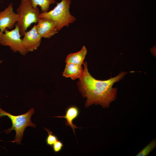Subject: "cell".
I'll return each mask as SVG.
<instances>
[{
  "mask_svg": "<svg viewBox=\"0 0 156 156\" xmlns=\"http://www.w3.org/2000/svg\"><path fill=\"white\" fill-rule=\"evenodd\" d=\"M83 73L79 79L77 86L83 97L86 98L85 106L88 107L94 104L108 108L110 104L117 98V88H113L114 84L122 79L127 73L120 72L116 76L106 80L96 79L88 71L87 63L83 64Z\"/></svg>",
  "mask_w": 156,
  "mask_h": 156,
  "instance_id": "obj_1",
  "label": "cell"
},
{
  "mask_svg": "<svg viewBox=\"0 0 156 156\" xmlns=\"http://www.w3.org/2000/svg\"><path fill=\"white\" fill-rule=\"evenodd\" d=\"M71 0H62L57 3L52 10L40 13V18H46L53 20L55 23L58 31L65 26H68L76 20L75 17L70 12Z\"/></svg>",
  "mask_w": 156,
  "mask_h": 156,
  "instance_id": "obj_2",
  "label": "cell"
},
{
  "mask_svg": "<svg viewBox=\"0 0 156 156\" xmlns=\"http://www.w3.org/2000/svg\"><path fill=\"white\" fill-rule=\"evenodd\" d=\"M34 113V109L31 108L23 114L13 115L2 110L0 106V117L7 116L11 120L12 122L11 127L4 131L6 134L10 133L12 130H14L16 132L14 140L11 142H15L17 144H20L22 140L25 128L29 126L36 127V124L33 123L31 119V116Z\"/></svg>",
  "mask_w": 156,
  "mask_h": 156,
  "instance_id": "obj_3",
  "label": "cell"
},
{
  "mask_svg": "<svg viewBox=\"0 0 156 156\" xmlns=\"http://www.w3.org/2000/svg\"><path fill=\"white\" fill-rule=\"evenodd\" d=\"M16 12L19 18L16 25L18 27L21 36H23L32 23L38 22L40 13L38 6L36 8L33 7L31 0H21Z\"/></svg>",
  "mask_w": 156,
  "mask_h": 156,
  "instance_id": "obj_4",
  "label": "cell"
},
{
  "mask_svg": "<svg viewBox=\"0 0 156 156\" xmlns=\"http://www.w3.org/2000/svg\"><path fill=\"white\" fill-rule=\"evenodd\" d=\"M19 28L16 25L11 30L6 29L0 35V44L3 46L9 47L14 53L18 52L22 55H25L28 52L25 48Z\"/></svg>",
  "mask_w": 156,
  "mask_h": 156,
  "instance_id": "obj_5",
  "label": "cell"
},
{
  "mask_svg": "<svg viewBox=\"0 0 156 156\" xmlns=\"http://www.w3.org/2000/svg\"><path fill=\"white\" fill-rule=\"evenodd\" d=\"M19 15L13 11V4L10 3L8 6L0 12V35L7 29H12L15 26Z\"/></svg>",
  "mask_w": 156,
  "mask_h": 156,
  "instance_id": "obj_6",
  "label": "cell"
},
{
  "mask_svg": "<svg viewBox=\"0 0 156 156\" xmlns=\"http://www.w3.org/2000/svg\"><path fill=\"white\" fill-rule=\"evenodd\" d=\"M23 36V44L28 53L34 51L40 46L42 38L36 31V24L29 30L25 31Z\"/></svg>",
  "mask_w": 156,
  "mask_h": 156,
  "instance_id": "obj_7",
  "label": "cell"
},
{
  "mask_svg": "<svg viewBox=\"0 0 156 156\" xmlns=\"http://www.w3.org/2000/svg\"><path fill=\"white\" fill-rule=\"evenodd\" d=\"M36 27L38 33L42 38H50L58 32L55 23L48 18H40L36 24Z\"/></svg>",
  "mask_w": 156,
  "mask_h": 156,
  "instance_id": "obj_8",
  "label": "cell"
},
{
  "mask_svg": "<svg viewBox=\"0 0 156 156\" xmlns=\"http://www.w3.org/2000/svg\"><path fill=\"white\" fill-rule=\"evenodd\" d=\"M83 73L81 65L71 63L66 64L62 75L66 78H70L73 80L79 78Z\"/></svg>",
  "mask_w": 156,
  "mask_h": 156,
  "instance_id": "obj_9",
  "label": "cell"
},
{
  "mask_svg": "<svg viewBox=\"0 0 156 156\" xmlns=\"http://www.w3.org/2000/svg\"><path fill=\"white\" fill-rule=\"evenodd\" d=\"M79 114V110L78 107L75 106H72L67 108L64 115L56 116L55 117L66 119L65 125L71 128L75 134V129L78 128L73 123V121L78 117Z\"/></svg>",
  "mask_w": 156,
  "mask_h": 156,
  "instance_id": "obj_10",
  "label": "cell"
},
{
  "mask_svg": "<svg viewBox=\"0 0 156 156\" xmlns=\"http://www.w3.org/2000/svg\"><path fill=\"white\" fill-rule=\"evenodd\" d=\"M87 52L85 46L79 51L69 54L66 57L65 62L66 64L71 63L82 65Z\"/></svg>",
  "mask_w": 156,
  "mask_h": 156,
  "instance_id": "obj_11",
  "label": "cell"
},
{
  "mask_svg": "<svg viewBox=\"0 0 156 156\" xmlns=\"http://www.w3.org/2000/svg\"><path fill=\"white\" fill-rule=\"evenodd\" d=\"M32 6L36 8L38 6L40 8L42 12L49 11L50 6L55 3V0H31Z\"/></svg>",
  "mask_w": 156,
  "mask_h": 156,
  "instance_id": "obj_12",
  "label": "cell"
},
{
  "mask_svg": "<svg viewBox=\"0 0 156 156\" xmlns=\"http://www.w3.org/2000/svg\"><path fill=\"white\" fill-rule=\"evenodd\" d=\"M156 146V141L154 140L145 146L138 153L136 156H146Z\"/></svg>",
  "mask_w": 156,
  "mask_h": 156,
  "instance_id": "obj_13",
  "label": "cell"
},
{
  "mask_svg": "<svg viewBox=\"0 0 156 156\" xmlns=\"http://www.w3.org/2000/svg\"><path fill=\"white\" fill-rule=\"evenodd\" d=\"M45 129L48 133V135L46 139V142L47 145L52 147L53 145L57 140V136L53 134L52 132L49 129L44 128Z\"/></svg>",
  "mask_w": 156,
  "mask_h": 156,
  "instance_id": "obj_14",
  "label": "cell"
},
{
  "mask_svg": "<svg viewBox=\"0 0 156 156\" xmlns=\"http://www.w3.org/2000/svg\"><path fill=\"white\" fill-rule=\"evenodd\" d=\"M63 146L62 142L58 140L53 145L52 147L53 151L55 153H57L62 150Z\"/></svg>",
  "mask_w": 156,
  "mask_h": 156,
  "instance_id": "obj_15",
  "label": "cell"
},
{
  "mask_svg": "<svg viewBox=\"0 0 156 156\" xmlns=\"http://www.w3.org/2000/svg\"><path fill=\"white\" fill-rule=\"evenodd\" d=\"M2 62V60H0V63H1Z\"/></svg>",
  "mask_w": 156,
  "mask_h": 156,
  "instance_id": "obj_16",
  "label": "cell"
},
{
  "mask_svg": "<svg viewBox=\"0 0 156 156\" xmlns=\"http://www.w3.org/2000/svg\"></svg>",
  "mask_w": 156,
  "mask_h": 156,
  "instance_id": "obj_17",
  "label": "cell"
}]
</instances>
